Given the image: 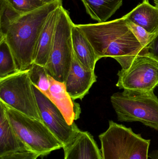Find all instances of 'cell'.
Returning a JSON list of instances; mask_svg holds the SVG:
<instances>
[{"label": "cell", "instance_id": "obj_15", "mask_svg": "<svg viewBox=\"0 0 158 159\" xmlns=\"http://www.w3.org/2000/svg\"><path fill=\"white\" fill-rule=\"evenodd\" d=\"M124 16L150 33H158V7L151 4L149 0H143Z\"/></svg>", "mask_w": 158, "mask_h": 159}, {"label": "cell", "instance_id": "obj_7", "mask_svg": "<svg viewBox=\"0 0 158 159\" xmlns=\"http://www.w3.org/2000/svg\"><path fill=\"white\" fill-rule=\"evenodd\" d=\"M0 101L25 116L42 121L29 70L0 79Z\"/></svg>", "mask_w": 158, "mask_h": 159}, {"label": "cell", "instance_id": "obj_8", "mask_svg": "<svg viewBox=\"0 0 158 159\" xmlns=\"http://www.w3.org/2000/svg\"><path fill=\"white\" fill-rule=\"evenodd\" d=\"M116 86L119 89L138 92L154 91L158 87V61L147 49L138 54L129 65L117 73Z\"/></svg>", "mask_w": 158, "mask_h": 159}, {"label": "cell", "instance_id": "obj_12", "mask_svg": "<svg viewBox=\"0 0 158 159\" xmlns=\"http://www.w3.org/2000/svg\"><path fill=\"white\" fill-rule=\"evenodd\" d=\"M63 150L64 159H103L101 150L87 131L81 130L74 142Z\"/></svg>", "mask_w": 158, "mask_h": 159}, {"label": "cell", "instance_id": "obj_18", "mask_svg": "<svg viewBox=\"0 0 158 159\" xmlns=\"http://www.w3.org/2000/svg\"><path fill=\"white\" fill-rule=\"evenodd\" d=\"M18 72L10 48L4 40H0V79Z\"/></svg>", "mask_w": 158, "mask_h": 159}, {"label": "cell", "instance_id": "obj_20", "mask_svg": "<svg viewBox=\"0 0 158 159\" xmlns=\"http://www.w3.org/2000/svg\"><path fill=\"white\" fill-rule=\"evenodd\" d=\"M20 15L36 10L46 4L42 0H4Z\"/></svg>", "mask_w": 158, "mask_h": 159}, {"label": "cell", "instance_id": "obj_19", "mask_svg": "<svg viewBox=\"0 0 158 159\" xmlns=\"http://www.w3.org/2000/svg\"><path fill=\"white\" fill-rule=\"evenodd\" d=\"M21 15L4 0H0V37L3 35L10 24Z\"/></svg>", "mask_w": 158, "mask_h": 159}, {"label": "cell", "instance_id": "obj_23", "mask_svg": "<svg viewBox=\"0 0 158 159\" xmlns=\"http://www.w3.org/2000/svg\"><path fill=\"white\" fill-rule=\"evenodd\" d=\"M150 55L158 61V33L147 48Z\"/></svg>", "mask_w": 158, "mask_h": 159}, {"label": "cell", "instance_id": "obj_16", "mask_svg": "<svg viewBox=\"0 0 158 159\" xmlns=\"http://www.w3.org/2000/svg\"><path fill=\"white\" fill-rule=\"evenodd\" d=\"M71 35L73 51L79 61L85 68L95 70L99 58L86 36L76 24L72 27Z\"/></svg>", "mask_w": 158, "mask_h": 159}, {"label": "cell", "instance_id": "obj_10", "mask_svg": "<svg viewBox=\"0 0 158 159\" xmlns=\"http://www.w3.org/2000/svg\"><path fill=\"white\" fill-rule=\"evenodd\" d=\"M96 79L95 70L85 68L73 53L72 64L65 82L66 89L71 98L82 100Z\"/></svg>", "mask_w": 158, "mask_h": 159}, {"label": "cell", "instance_id": "obj_14", "mask_svg": "<svg viewBox=\"0 0 158 159\" xmlns=\"http://www.w3.org/2000/svg\"><path fill=\"white\" fill-rule=\"evenodd\" d=\"M26 150H29L14 131L4 105L0 101V156Z\"/></svg>", "mask_w": 158, "mask_h": 159}, {"label": "cell", "instance_id": "obj_21", "mask_svg": "<svg viewBox=\"0 0 158 159\" xmlns=\"http://www.w3.org/2000/svg\"><path fill=\"white\" fill-rule=\"evenodd\" d=\"M125 20L129 29L130 30L143 47L144 48H147V46L152 42L157 34L150 33L141 26L135 24L132 21L126 19V18Z\"/></svg>", "mask_w": 158, "mask_h": 159}, {"label": "cell", "instance_id": "obj_22", "mask_svg": "<svg viewBox=\"0 0 158 159\" xmlns=\"http://www.w3.org/2000/svg\"><path fill=\"white\" fill-rule=\"evenodd\" d=\"M39 155L30 150L8 153L0 156V159H37Z\"/></svg>", "mask_w": 158, "mask_h": 159}, {"label": "cell", "instance_id": "obj_5", "mask_svg": "<svg viewBox=\"0 0 158 159\" xmlns=\"http://www.w3.org/2000/svg\"><path fill=\"white\" fill-rule=\"evenodd\" d=\"M4 105L14 131L29 150L41 157L63 148L62 143L42 121L25 116Z\"/></svg>", "mask_w": 158, "mask_h": 159}, {"label": "cell", "instance_id": "obj_26", "mask_svg": "<svg viewBox=\"0 0 158 159\" xmlns=\"http://www.w3.org/2000/svg\"><path fill=\"white\" fill-rule=\"evenodd\" d=\"M154 2L156 6L158 7V0H154Z\"/></svg>", "mask_w": 158, "mask_h": 159}, {"label": "cell", "instance_id": "obj_11", "mask_svg": "<svg viewBox=\"0 0 158 159\" xmlns=\"http://www.w3.org/2000/svg\"><path fill=\"white\" fill-rule=\"evenodd\" d=\"M50 86L43 92L59 109L69 125L79 118L81 109L79 104L75 102L66 89L65 82H60L49 75Z\"/></svg>", "mask_w": 158, "mask_h": 159}, {"label": "cell", "instance_id": "obj_25", "mask_svg": "<svg viewBox=\"0 0 158 159\" xmlns=\"http://www.w3.org/2000/svg\"><path fill=\"white\" fill-rule=\"evenodd\" d=\"M45 4L49 3L52 2L54 1H56V0H42Z\"/></svg>", "mask_w": 158, "mask_h": 159}, {"label": "cell", "instance_id": "obj_24", "mask_svg": "<svg viewBox=\"0 0 158 159\" xmlns=\"http://www.w3.org/2000/svg\"><path fill=\"white\" fill-rule=\"evenodd\" d=\"M148 157L151 159H158V149L152 151L150 154H148Z\"/></svg>", "mask_w": 158, "mask_h": 159}, {"label": "cell", "instance_id": "obj_3", "mask_svg": "<svg viewBox=\"0 0 158 159\" xmlns=\"http://www.w3.org/2000/svg\"><path fill=\"white\" fill-rule=\"evenodd\" d=\"M99 139L103 159H148L151 140L131 128L109 120L108 129Z\"/></svg>", "mask_w": 158, "mask_h": 159}, {"label": "cell", "instance_id": "obj_6", "mask_svg": "<svg viewBox=\"0 0 158 159\" xmlns=\"http://www.w3.org/2000/svg\"><path fill=\"white\" fill-rule=\"evenodd\" d=\"M67 10L60 7L52 50L45 66L49 75L60 82H65L73 60L72 28L74 25Z\"/></svg>", "mask_w": 158, "mask_h": 159}, {"label": "cell", "instance_id": "obj_2", "mask_svg": "<svg viewBox=\"0 0 158 159\" xmlns=\"http://www.w3.org/2000/svg\"><path fill=\"white\" fill-rule=\"evenodd\" d=\"M61 5H63L62 0H56L21 15L0 37V40H4L10 48L18 72L29 70L33 64L45 23L51 13Z\"/></svg>", "mask_w": 158, "mask_h": 159}, {"label": "cell", "instance_id": "obj_9", "mask_svg": "<svg viewBox=\"0 0 158 159\" xmlns=\"http://www.w3.org/2000/svg\"><path fill=\"white\" fill-rule=\"evenodd\" d=\"M41 120L63 145V149L75 141L80 130L76 123L69 125L57 107L33 85Z\"/></svg>", "mask_w": 158, "mask_h": 159}, {"label": "cell", "instance_id": "obj_1", "mask_svg": "<svg viewBox=\"0 0 158 159\" xmlns=\"http://www.w3.org/2000/svg\"><path fill=\"white\" fill-rule=\"evenodd\" d=\"M92 45L99 59H115L122 68L144 48L127 26L124 16L114 20L77 25Z\"/></svg>", "mask_w": 158, "mask_h": 159}, {"label": "cell", "instance_id": "obj_17", "mask_svg": "<svg viewBox=\"0 0 158 159\" xmlns=\"http://www.w3.org/2000/svg\"><path fill=\"white\" fill-rule=\"evenodd\" d=\"M123 0H81L87 14L99 23L110 18L121 7Z\"/></svg>", "mask_w": 158, "mask_h": 159}, {"label": "cell", "instance_id": "obj_4", "mask_svg": "<svg viewBox=\"0 0 158 159\" xmlns=\"http://www.w3.org/2000/svg\"><path fill=\"white\" fill-rule=\"evenodd\" d=\"M110 101L118 121H138L158 131V98L154 91L124 90L112 94Z\"/></svg>", "mask_w": 158, "mask_h": 159}, {"label": "cell", "instance_id": "obj_13", "mask_svg": "<svg viewBox=\"0 0 158 159\" xmlns=\"http://www.w3.org/2000/svg\"><path fill=\"white\" fill-rule=\"evenodd\" d=\"M61 6L51 13L45 23L36 48L33 61L34 64L45 67L48 62Z\"/></svg>", "mask_w": 158, "mask_h": 159}]
</instances>
